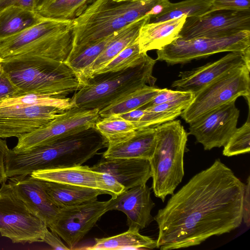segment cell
Instances as JSON below:
<instances>
[{"label": "cell", "instance_id": "6da1fadb", "mask_svg": "<svg viewBox=\"0 0 250 250\" xmlns=\"http://www.w3.org/2000/svg\"><path fill=\"white\" fill-rule=\"evenodd\" d=\"M245 186L230 168L216 159L173 193L154 217L159 229L157 248L195 246L239 228Z\"/></svg>", "mask_w": 250, "mask_h": 250}, {"label": "cell", "instance_id": "7a4b0ae2", "mask_svg": "<svg viewBox=\"0 0 250 250\" xmlns=\"http://www.w3.org/2000/svg\"><path fill=\"white\" fill-rule=\"evenodd\" d=\"M107 146L106 140L93 127L30 150L10 149L5 161L6 175L8 178L37 170L81 166Z\"/></svg>", "mask_w": 250, "mask_h": 250}, {"label": "cell", "instance_id": "3957f363", "mask_svg": "<svg viewBox=\"0 0 250 250\" xmlns=\"http://www.w3.org/2000/svg\"><path fill=\"white\" fill-rule=\"evenodd\" d=\"M1 65L19 89L20 96L36 94L66 97L83 85L64 62L48 58L14 56L3 59Z\"/></svg>", "mask_w": 250, "mask_h": 250}, {"label": "cell", "instance_id": "277c9868", "mask_svg": "<svg viewBox=\"0 0 250 250\" xmlns=\"http://www.w3.org/2000/svg\"><path fill=\"white\" fill-rule=\"evenodd\" d=\"M156 60L144 53L133 66L112 72L92 76L75 92L71 99L73 106L86 109H101L125 94L147 84L154 86L152 75Z\"/></svg>", "mask_w": 250, "mask_h": 250}, {"label": "cell", "instance_id": "5b68a950", "mask_svg": "<svg viewBox=\"0 0 250 250\" xmlns=\"http://www.w3.org/2000/svg\"><path fill=\"white\" fill-rule=\"evenodd\" d=\"M156 144L149 160L152 188L164 202L172 195L184 176V156L188 134L180 120H173L155 126Z\"/></svg>", "mask_w": 250, "mask_h": 250}, {"label": "cell", "instance_id": "8992f818", "mask_svg": "<svg viewBox=\"0 0 250 250\" xmlns=\"http://www.w3.org/2000/svg\"><path fill=\"white\" fill-rule=\"evenodd\" d=\"M250 68L243 64L229 71L194 93L193 98L181 114L190 124L207 113L244 97L250 107Z\"/></svg>", "mask_w": 250, "mask_h": 250}, {"label": "cell", "instance_id": "52a82bcc", "mask_svg": "<svg viewBox=\"0 0 250 250\" xmlns=\"http://www.w3.org/2000/svg\"><path fill=\"white\" fill-rule=\"evenodd\" d=\"M46 224L36 216L3 182L0 188V233L14 243L42 242Z\"/></svg>", "mask_w": 250, "mask_h": 250}, {"label": "cell", "instance_id": "ba28073f", "mask_svg": "<svg viewBox=\"0 0 250 250\" xmlns=\"http://www.w3.org/2000/svg\"><path fill=\"white\" fill-rule=\"evenodd\" d=\"M74 21L73 44L69 55L108 37L128 24L112 0H95Z\"/></svg>", "mask_w": 250, "mask_h": 250}, {"label": "cell", "instance_id": "9c48e42d", "mask_svg": "<svg viewBox=\"0 0 250 250\" xmlns=\"http://www.w3.org/2000/svg\"><path fill=\"white\" fill-rule=\"evenodd\" d=\"M249 48L250 31H244L233 36L221 38L201 37L187 40L177 39L157 50L156 60L173 65L187 63L220 52L244 53Z\"/></svg>", "mask_w": 250, "mask_h": 250}, {"label": "cell", "instance_id": "30bf717a", "mask_svg": "<svg viewBox=\"0 0 250 250\" xmlns=\"http://www.w3.org/2000/svg\"><path fill=\"white\" fill-rule=\"evenodd\" d=\"M98 109L73 106L39 128L18 138L12 149L23 152L51 144L63 137L95 127L101 118Z\"/></svg>", "mask_w": 250, "mask_h": 250}, {"label": "cell", "instance_id": "8fae6325", "mask_svg": "<svg viewBox=\"0 0 250 250\" xmlns=\"http://www.w3.org/2000/svg\"><path fill=\"white\" fill-rule=\"evenodd\" d=\"M108 211V201L97 200L59 208L48 228L63 239L70 250H73Z\"/></svg>", "mask_w": 250, "mask_h": 250}, {"label": "cell", "instance_id": "7c38bea8", "mask_svg": "<svg viewBox=\"0 0 250 250\" xmlns=\"http://www.w3.org/2000/svg\"><path fill=\"white\" fill-rule=\"evenodd\" d=\"M250 31V10H217L187 17L178 39L221 38Z\"/></svg>", "mask_w": 250, "mask_h": 250}, {"label": "cell", "instance_id": "4fadbf2b", "mask_svg": "<svg viewBox=\"0 0 250 250\" xmlns=\"http://www.w3.org/2000/svg\"><path fill=\"white\" fill-rule=\"evenodd\" d=\"M233 101L189 124V134L205 150L224 146L237 128L240 111Z\"/></svg>", "mask_w": 250, "mask_h": 250}, {"label": "cell", "instance_id": "5bb4252c", "mask_svg": "<svg viewBox=\"0 0 250 250\" xmlns=\"http://www.w3.org/2000/svg\"><path fill=\"white\" fill-rule=\"evenodd\" d=\"M65 110L41 105L0 107V138H19L39 128Z\"/></svg>", "mask_w": 250, "mask_h": 250}, {"label": "cell", "instance_id": "9a60e30c", "mask_svg": "<svg viewBox=\"0 0 250 250\" xmlns=\"http://www.w3.org/2000/svg\"><path fill=\"white\" fill-rule=\"evenodd\" d=\"M31 175L44 181L105 191L111 196L124 191V187L112 176L86 166L37 170Z\"/></svg>", "mask_w": 250, "mask_h": 250}, {"label": "cell", "instance_id": "2e32d148", "mask_svg": "<svg viewBox=\"0 0 250 250\" xmlns=\"http://www.w3.org/2000/svg\"><path fill=\"white\" fill-rule=\"evenodd\" d=\"M247 50L244 53L230 52L213 62L180 72L179 78L172 83L171 87L176 90L194 93L234 68L245 64L250 68V56Z\"/></svg>", "mask_w": 250, "mask_h": 250}, {"label": "cell", "instance_id": "e0dca14e", "mask_svg": "<svg viewBox=\"0 0 250 250\" xmlns=\"http://www.w3.org/2000/svg\"><path fill=\"white\" fill-rule=\"evenodd\" d=\"M150 194V188L146 184L125 190L108 200L109 211L124 212L129 229L140 231L154 220L151 211L155 204Z\"/></svg>", "mask_w": 250, "mask_h": 250}, {"label": "cell", "instance_id": "ac0fdd59", "mask_svg": "<svg viewBox=\"0 0 250 250\" xmlns=\"http://www.w3.org/2000/svg\"><path fill=\"white\" fill-rule=\"evenodd\" d=\"M8 183L17 196L47 228L54 221L59 208L51 201L43 185V180L31 174L9 177Z\"/></svg>", "mask_w": 250, "mask_h": 250}, {"label": "cell", "instance_id": "d6986e66", "mask_svg": "<svg viewBox=\"0 0 250 250\" xmlns=\"http://www.w3.org/2000/svg\"><path fill=\"white\" fill-rule=\"evenodd\" d=\"M90 167L112 176L124 187V190L145 184L151 177L149 161L146 159L103 157Z\"/></svg>", "mask_w": 250, "mask_h": 250}, {"label": "cell", "instance_id": "ffe728a7", "mask_svg": "<svg viewBox=\"0 0 250 250\" xmlns=\"http://www.w3.org/2000/svg\"><path fill=\"white\" fill-rule=\"evenodd\" d=\"M73 21L42 18L37 24L1 42L0 58L5 59L15 56L25 48L62 29Z\"/></svg>", "mask_w": 250, "mask_h": 250}, {"label": "cell", "instance_id": "44dd1931", "mask_svg": "<svg viewBox=\"0 0 250 250\" xmlns=\"http://www.w3.org/2000/svg\"><path fill=\"white\" fill-rule=\"evenodd\" d=\"M156 144L155 127L137 129L127 139L108 145L103 157L108 158H140L150 160Z\"/></svg>", "mask_w": 250, "mask_h": 250}, {"label": "cell", "instance_id": "7402d4cb", "mask_svg": "<svg viewBox=\"0 0 250 250\" xmlns=\"http://www.w3.org/2000/svg\"><path fill=\"white\" fill-rule=\"evenodd\" d=\"M187 16L161 22H147L142 26L138 38L141 53L160 50L179 38Z\"/></svg>", "mask_w": 250, "mask_h": 250}, {"label": "cell", "instance_id": "603a6c76", "mask_svg": "<svg viewBox=\"0 0 250 250\" xmlns=\"http://www.w3.org/2000/svg\"><path fill=\"white\" fill-rule=\"evenodd\" d=\"M149 19L150 17L146 15L116 31L103 51L90 65L86 82L96 71L106 65L128 45L137 41L141 28L149 22Z\"/></svg>", "mask_w": 250, "mask_h": 250}, {"label": "cell", "instance_id": "cb8c5ba5", "mask_svg": "<svg viewBox=\"0 0 250 250\" xmlns=\"http://www.w3.org/2000/svg\"><path fill=\"white\" fill-rule=\"evenodd\" d=\"M45 189L51 201L59 208L97 200L107 192L94 188L43 180Z\"/></svg>", "mask_w": 250, "mask_h": 250}, {"label": "cell", "instance_id": "d4e9b609", "mask_svg": "<svg viewBox=\"0 0 250 250\" xmlns=\"http://www.w3.org/2000/svg\"><path fill=\"white\" fill-rule=\"evenodd\" d=\"M36 11L10 6L0 10V43L42 20Z\"/></svg>", "mask_w": 250, "mask_h": 250}, {"label": "cell", "instance_id": "484cf974", "mask_svg": "<svg viewBox=\"0 0 250 250\" xmlns=\"http://www.w3.org/2000/svg\"><path fill=\"white\" fill-rule=\"evenodd\" d=\"M95 243L86 249L91 250H150L157 248L156 240L143 235L139 231L128 229L118 235L95 238Z\"/></svg>", "mask_w": 250, "mask_h": 250}, {"label": "cell", "instance_id": "4316f807", "mask_svg": "<svg viewBox=\"0 0 250 250\" xmlns=\"http://www.w3.org/2000/svg\"><path fill=\"white\" fill-rule=\"evenodd\" d=\"M161 88L145 85L122 96L107 106L99 110L101 118L119 115L141 108L148 104Z\"/></svg>", "mask_w": 250, "mask_h": 250}, {"label": "cell", "instance_id": "83f0119b", "mask_svg": "<svg viewBox=\"0 0 250 250\" xmlns=\"http://www.w3.org/2000/svg\"><path fill=\"white\" fill-rule=\"evenodd\" d=\"M210 2L204 0H185L176 3L169 1L158 15L150 17L149 23L178 19L183 16L197 17L210 11Z\"/></svg>", "mask_w": 250, "mask_h": 250}, {"label": "cell", "instance_id": "f1b7e54d", "mask_svg": "<svg viewBox=\"0 0 250 250\" xmlns=\"http://www.w3.org/2000/svg\"><path fill=\"white\" fill-rule=\"evenodd\" d=\"M95 0H55L36 11L42 18L74 20Z\"/></svg>", "mask_w": 250, "mask_h": 250}, {"label": "cell", "instance_id": "f546056e", "mask_svg": "<svg viewBox=\"0 0 250 250\" xmlns=\"http://www.w3.org/2000/svg\"><path fill=\"white\" fill-rule=\"evenodd\" d=\"M114 34L74 54L69 55L64 62L78 76L83 85L86 83L87 73L90 65L103 51Z\"/></svg>", "mask_w": 250, "mask_h": 250}, {"label": "cell", "instance_id": "4dcf8cb0", "mask_svg": "<svg viewBox=\"0 0 250 250\" xmlns=\"http://www.w3.org/2000/svg\"><path fill=\"white\" fill-rule=\"evenodd\" d=\"M95 127L106 140L107 146L127 139L137 129L132 123L119 115L101 118L96 124Z\"/></svg>", "mask_w": 250, "mask_h": 250}, {"label": "cell", "instance_id": "1f68e13d", "mask_svg": "<svg viewBox=\"0 0 250 250\" xmlns=\"http://www.w3.org/2000/svg\"><path fill=\"white\" fill-rule=\"evenodd\" d=\"M28 105L53 106L63 110H67L73 107L70 98L36 94L14 97L0 102V107Z\"/></svg>", "mask_w": 250, "mask_h": 250}, {"label": "cell", "instance_id": "d6a6232c", "mask_svg": "<svg viewBox=\"0 0 250 250\" xmlns=\"http://www.w3.org/2000/svg\"><path fill=\"white\" fill-rule=\"evenodd\" d=\"M144 53L140 52L138 41H136L126 47L106 65L96 71L92 76L126 69L137 63Z\"/></svg>", "mask_w": 250, "mask_h": 250}, {"label": "cell", "instance_id": "836d02e7", "mask_svg": "<svg viewBox=\"0 0 250 250\" xmlns=\"http://www.w3.org/2000/svg\"><path fill=\"white\" fill-rule=\"evenodd\" d=\"M168 0H147L116 2L122 17L129 24L148 15L149 12L155 6Z\"/></svg>", "mask_w": 250, "mask_h": 250}, {"label": "cell", "instance_id": "e575fe53", "mask_svg": "<svg viewBox=\"0 0 250 250\" xmlns=\"http://www.w3.org/2000/svg\"><path fill=\"white\" fill-rule=\"evenodd\" d=\"M250 111L247 121L237 128L224 146L223 154L227 157L250 152Z\"/></svg>", "mask_w": 250, "mask_h": 250}, {"label": "cell", "instance_id": "d590c367", "mask_svg": "<svg viewBox=\"0 0 250 250\" xmlns=\"http://www.w3.org/2000/svg\"><path fill=\"white\" fill-rule=\"evenodd\" d=\"M194 93H188L184 97L165 103L146 106V109L155 112H179L182 113L192 101Z\"/></svg>", "mask_w": 250, "mask_h": 250}, {"label": "cell", "instance_id": "8d00e7d4", "mask_svg": "<svg viewBox=\"0 0 250 250\" xmlns=\"http://www.w3.org/2000/svg\"><path fill=\"white\" fill-rule=\"evenodd\" d=\"M210 11L250 10V0H214L210 2Z\"/></svg>", "mask_w": 250, "mask_h": 250}, {"label": "cell", "instance_id": "74e56055", "mask_svg": "<svg viewBox=\"0 0 250 250\" xmlns=\"http://www.w3.org/2000/svg\"><path fill=\"white\" fill-rule=\"evenodd\" d=\"M20 90L1 66L0 67V102L5 99L20 96Z\"/></svg>", "mask_w": 250, "mask_h": 250}, {"label": "cell", "instance_id": "f35d334b", "mask_svg": "<svg viewBox=\"0 0 250 250\" xmlns=\"http://www.w3.org/2000/svg\"><path fill=\"white\" fill-rule=\"evenodd\" d=\"M188 91L173 90L167 88L161 89L160 91L146 105V106L154 105L168 102L185 96Z\"/></svg>", "mask_w": 250, "mask_h": 250}, {"label": "cell", "instance_id": "ab89813d", "mask_svg": "<svg viewBox=\"0 0 250 250\" xmlns=\"http://www.w3.org/2000/svg\"><path fill=\"white\" fill-rule=\"evenodd\" d=\"M42 242H44L54 250H69V248L61 240L60 237L55 232L49 231L47 228L42 239Z\"/></svg>", "mask_w": 250, "mask_h": 250}, {"label": "cell", "instance_id": "60d3db41", "mask_svg": "<svg viewBox=\"0 0 250 250\" xmlns=\"http://www.w3.org/2000/svg\"><path fill=\"white\" fill-rule=\"evenodd\" d=\"M243 221L247 227L250 225V177H248L243 200Z\"/></svg>", "mask_w": 250, "mask_h": 250}, {"label": "cell", "instance_id": "b9f144b4", "mask_svg": "<svg viewBox=\"0 0 250 250\" xmlns=\"http://www.w3.org/2000/svg\"><path fill=\"white\" fill-rule=\"evenodd\" d=\"M10 6L18 7L35 11L34 0H0V10Z\"/></svg>", "mask_w": 250, "mask_h": 250}, {"label": "cell", "instance_id": "7bdbcfd3", "mask_svg": "<svg viewBox=\"0 0 250 250\" xmlns=\"http://www.w3.org/2000/svg\"><path fill=\"white\" fill-rule=\"evenodd\" d=\"M9 150L6 140L0 138V184L6 182L8 179L5 173V161Z\"/></svg>", "mask_w": 250, "mask_h": 250}, {"label": "cell", "instance_id": "ee69618b", "mask_svg": "<svg viewBox=\"0 0 250 250\" xmlns=\"http://www.w3.org/2000/svg\"><path fill=\"white\" fill-rule=\"evenodd\" d=\"M144 108H138L129 112L119 115V116L125 120L132 123L136 127L144 113ZM137 128V127H136Z\"/></svg>", "mask_w": 250, "mask_h": 250}, {"label": "cell", "instance_id": "f6af8a7d", "mask_svg": "<svg viewBox=\"0 0 250 250\" xmlns=\"http://www.w3.org/2000/svg\"><path fill=\"white\" fill-rule=\"evenodd\" d=\"M55 0H34L35 11L46 6Z\"/></svg>", "mask_w": 250, "mask_h": 250}, {"label": "cell", "instance_id": "bcb514c9", "mask_svg": "<svg viewBox=\"0 0 250 250\" xmlns=\"http://www.w3.org/2000/svg\"><path fill=\"white\" fill-rule=\"evenodd\" d=\"M115 2H121L124 1H140V0H112Z\"/></svg>", "mask_w": 250, "mask_h": 250}, {"label": "cell", "instance_id": "7dc6e473", "mask_svg": "<svg viewBox=\"0 0 250 250\" xmlns=\"http://www.w3.org/2000/svg\"><path fill=\"white\" fill-rule=\"evenodd\" d=\"M206 0L207 1H208V2H211L212 1L214 0Z\"/></svg>", "mask_w": 250, "mask_h": 250}]
</instances>
